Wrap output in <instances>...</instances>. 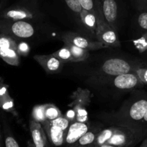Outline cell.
<instances>
[{
    "label": "cell",
    "mask_w": 147,
    "mask_h": 147,
    "mask_svg": "<svg viewBox=\"0 0 147 147\" xmlns=\"http://www.w3.org/2000/svg\"><path fill=\"white\" fill-rule=\"evenodd\" d=\"M145 137L144 134L119 125L117 131L106 144L121 147H133Z\"/></svg>",
    "instance_id": "3"
},
{
    "label": "cell",
    "mask_w": 147,
    "mask_h": 147,
    "mask_svg": "<svg viewBox=\"0 0 147 147\" xmlns=\"http://www.w3.org/2000/svg\"><path fill=\"white\" fill-rule=\"evenodd\" d=\"M105 20L111 27L117 31L118 4L116 0H100Z\"/></svg>",
    "instance_id": "13"
},
{
    "label": "cell",
    "mask_w": 147,
    "mask_h": 147,
    "mask_svg": "<svg viewBox=\"0 0 147 147\" xmlns=\"http://www.w3.org/2000/svg\"><path fill=\"white\" fill-rule=\"evenodd\" d=\"M33 58L42 67L45 71L48 74H55L59 73L61 71L63 67L64 63L59 60L53 54L34 55Z\"/></svg>",
    "instance_id": "11"
},
{
    "label": "cell",
    "mask_w": 147,
    "mask_h": 147,
    "mask_svg": "<svg viewBox=\"0 0 147 147\" xmlns=\"http://www.w3.org/2000/svg\"><path fill=\"white\" fill-rule=\"evenodd\" d=\"M9 95L8 91V87L3 82H0V99Z\"/></svg>",
    "instance_id": "33"
},
{
    "label": "cell",
    "mask_w": 147,
    "mask_h": 147,
    "mask_svg": "<svg viewBox=\"0 0 147 147\" xmlns=\"http://www.w3.org/2000/svg\"><path fill=\"white\" fill-rule=\"evenodd\" d=\"M80 17L84 25L88 30H90V31H92L93 33L96 34L98 27V22L97 17L95 15V14L90 12V11L83 9L80 14Z\"/></svg>",
    "instance_id": "19"
},
{
    "label": "cell",
    "mask_w": 147,
    "mask_h": 147,
    "mask_svg": "<svg viewBox=\"0 0 147 147\" xmlns=\"http://www.w3.org/2000/svg\"><path fill=\"white\" fill-rule=\"evenodd\" d=\"M30 130L34 147H51L41 123L31 120L30 121Z\"/></svg>",
    "instance_id": "14"
},
{
    "label": "cell",
    "mask_w": 147,
    "mask_h": 147,
    "mask_svg": "<svg viewBox=\"0 0 147 147\" xmlns=\"http://www.w3.org/2000/svg\"><path fill=\"white\" fill-rule=\"evenodd\" d=\"M119 127V125H113L110 127L100 130L96 137V142L94 144L95 146H98L106 144L117 131Z\"/></svg>",
    "instance_id": "18"
},
{
    "label": "cell",
    "mask_w": 147,
    "mask_h": 147,
    "mask_svg": "<svg viewBox=\"0 0 147 147\" xmlns=\"http://www.w3.org/2000/svg\"><path fill=\"white\" fill-rule=\"evenodd\" d=\"M4 143H5V147H20L18 142L16 141L14 136L7 131H6L5 133Z\"/></svg>",
    "instance_id": "29"
},
{
    "label": "cell",
    "mask_w": 147,
    "mask_h": 147,
    "mask_svg": "<svg viewBox=\"0 0 147 147\" xmlns=\"http://www.w3.org/2000/svg\"><path fill=\"white\" fill-rule=\"evenodd\" d=\"M89 129L90 126L88 123H83L76 121L71 122L66 133L65 144L67 147H73Z\"/></svg>",
    "instance_id": "10"
},
{
    "label": "cell",
    "mask_w": 147,
    "mask_h": 147,
    "mask_svg": "<svg viewBox=\"0 0 147 147\" xmlns=\"http://www.w3.org/2000/svg\"><path fill=\"white\" fill-rule=\"evenodd\" d=\"M138 24L142 30L147 31V10L140 13L138 17Z\"/></svg>",
    "instance_id": "30"
},
{
    "label": "cell",
    "mask_w": 147,
    "mask_h": 147,
    "mask_svg": "<svg viewBox=\"0 0 147 147\" xmlns=\"http://www.w3.org/2000/svg\"><path fill=\"white\" fill-rule=\"evenodd\" d=\"M56 57L61 60L63 63H70V62H73V57L72 55V53L70 52V49L65 45V47H62L60 50H57L53 53Z\"/></svg>",
    "instance_id": "23"
},
{
    "label": "cell",
    "mask_w": 147,
    "mask_h": 147,
    "mask_svg": "<svg viewBox=\"0 0 147 147\" xmlns=\"http://www.w3.org/2000/svg\"><path fill=\"white\" fill-rule=\"evenodd\" d=\"M65 1L66 3V5L71 11L76 14H80L83 8L80 5L79 0H65Z\"/></svg>",
    "instance_id": "28"
},
{
    "label": "cell",
    "mask_w": 147,
    "mask_h": 147,
    "mask_svg": "<svg viewBox=\"0 0 147 147\" xmlns=\"http://www.w3.org/2000/svg\"><path fill=\"white\" fill-rule=\"evenodd\" d=\"M42 126L47 134L50 144L57 147L63 146L65 144L67 132L57 126L51 124L47 120L45 121Z\"/></svg>",
    "instance_id": "12"
},
{
    "label": "cell",
    "mask_w": 147,
    "mask_h": 147,
    "mask_svg": "<svg viewBox=\"0 0 147 147\" xmlns=\"http://www.w3.org/2000/svg\"><path fill=\"white\" fill-rule=\"evenodd\" d=\"M45 116L47 121H53L63 115L60 109L57 106L51 103L45 104Z\"/></svg>",
    "instance_id": "22"
},
{
    "label": "cell",
    "mask_w": 147,
    "mask_h": 147,
    "mask_svg": "<svg viewBox=\"0 0 147 147\" xmlns=\"http://www.w3.org/2000/svg\"><path fill=\"white\" fill-rule=\"evenodd\" d=\"M96 147H121V146H115V145L109 144H104L100 145V146H96Z\"/></svg>",
    "instance_id": "36"
},
{
    "label": "cell",
    "mask_w": 147,
    "mask_h": 147,
    "mask_svg": "<svg viewBox=\"0 0 147 147\" xmlns=\"http://www.w3.org/2000/svg\"><path fill=\"white\" fill-rule=\"evenodd\" d=\"M79 1L83 9L95 14L97 17L98 22L106 21L100 0H79Z\"/></svg>",
    "instance_id": "15"
},
{
    "label": "cell",
    "mask_w": 147,
    "mask_h": 147,
    "mask_svg": "<svg viewBox=\"0 0 147 147\" xmlns=\"http://www.w3.org/2000/svg\"><path fill=\"white\" fill-rule=\"evenodd\" d=\"M147 110V93L135 92L115 114V125L125 126L147 136L142 129V121Z\"/></svg>",
    "instance_id": "1"
},
{
    "label": "cell",
    "mask_w": 147,
    "mask_h": 147,
    "mask_svg": "<svg viewBox=\"0 0 147 147\" xmlns=\"http://www.w3.org/2000/svg\"><path fill=\"white\" fill-rule=\"evenodd\" d=\"M32 120L42 124L45 121H47L45 111V105H37L34 106L32 111Z\"/></svg>",
    "instance_id": "21"
},
{
    "label": "cell",
    "mask_w": 147,
    "mask_h": 147,
    "mask_svg": "<svg viewBox=\"0 0 147 147\" xmlns=\"http://www.w3.org/2000/svg\"><path fill=\"white\" fill-rule=\"evenodd\" d=\"M65 45L70 49L74 63L84 61L89 57V50L81 48L70 43H65Z\"/></svg>",
    "instance_id": "20"
},
{
    "label": "cell",
    "mask_w": 147,
    "mask_h": 147,
    "mask_svg": "<svg viewBox=\"0 0 147 147\" xmlns=\"http://www.w3.org/2000/svg\"><path fill=\"white\" fill-rule=\"evenodd\" d=\"M24 3H18L8 7L0 13L1 20H27L33 17V14L29 7Z\"/></svg>",
    "instance_id": "7"
},
{
    "label": "cell",
    "mask_w": 147,
    "mask_h": 147,
    "mask_svg": "<svg viewBox=\"0 0 147 147\" xmlns=\"http://www.w3.org/2000/svg\"><path fill=\"white\" fill-rule=\"evenodd\" d=\"M140 147H147V136L143 139Z\"/></svg>",
    "instance_id": "35"
},
{
    "label": "cell",
    "mask_w": 147,
    "mask_h": 147,
    "mask_svg": "<svg viewBox=\"0 0 147 147\" xmlns=\"http://www.w3.org/2000/svg\"><path fill=\"white\" fill-rule=\"evenodd\" d=\"M17 50L20 56H27L30 52V47H29L27 43L22 42L17 44Z\"/></svg>",
    "instance_id": "31"
},
{
    "label": "cell",
    "mask_w": 147,
    "mask_h": 147,
    "mask_svg": "<svg viewBox=\"0 0 147 147\" xmlns=\"http://www.w3.org/2000/svg\"><path fill=\"white\" fill-rule=\"evenodd\" d=\"M136 8L141 11L147 10V0H132Z\"/></svg>",
    "instance_id": "32"
},
{
    "label": "cell",
    "mask_w": 147,
    "mask_h": 147,
    "mask_svg": "<svg viewBox=\"0 0 147 147\" xmlns=\"http://www.w3.org/2000/svg\"><path fill=\"white\" fill-rule=\"evenodd\" d=\"M0 140H1V138H0Z\"/></svg>",
    "instance_id": "41"
},
{
    "label": "cell",
    "mask_w": 147,
    "mask_h": 147,
    "mask_svg": "<svg viewBox=\"0 0 147 147\" xmlns=\"http://www.w3.org/2000/svg\"><path fill=\"white\" fill-rule=\"evenodd\" d=\"M100 131L98 129H89L84 135L80 137V139L73 147H87L94 145L96 137Z\"/></svg>",
    "instance_id": "17"
},
{
    "label": "cell",
    "mask_w": 147,
    "mask_h": 147,
    "mask_svg": "<svg viewBox=\"0 0 147 147\" xmlns=\"http://www.w3.org/2000/svg\"><path fill=\"white\" fill-rule=\"evenodd\" d=\"M142 129H143L145 134L147 136V110L144 115V117L143 121H142Z\"/></svg>",
    "instance_id": "34"
},
{
    "label": "cell",
    "mask_w": 147,
    "mask_h": 147,
    "mask_svg": "<svg viewBox=\"0 0 147 147\" xmlns=\"http://www.w3.org/2000/svg\"><path fill=\"white\" fill-rule=\"evenodd\" d=\"M49 121H50L51 124L60 128V129H62L63 131L66 132H67V129H68L69 126H70V123H71L70 119L66 116H63V115H62L60 117L57 118V119H54V120Z\"/></svg>",
    "instance_id": "25"
},
{
    "label": "cell",
    "mask_w": 147,
    "mask_h": 147,
    "mask_svg": "<svg viewBox=\"0 0 147 147\" xmlns=\"http://www.w3.org/2000/svg\"><path fill=\"white\" fill-rule=\"evenodd\" d=\"M134 72L139 76V79L144 84L147 85V64L136 65Z\"/></svg>",
    "instance_id": "26"
},
{
    "label": "cell",
    "mask_w": 147,
    "mask_h": 147,
    "mask_svg": "<svg viewBox=\"0 0 147 147\" xmlns=\"http://www.w3.org/2000/svg\"><path fill=\"white\" fill-rule=\"evenodd\" d=\"M87 147H96L95 145H91V146H87Z\"/></svg>",
    "instance_id": "39"
},
{
    "label": "cell",
    "mask_w": 147,
    "mask_h": 147,
    "mask_svg": "<svg viewBox=\"0 0 147 147\" xmlns=\"http://www.w3.org/2000/svg\"><path fill=\"white\" fill-rule=\"evenodd\" d=\"M135 65L121 58H111L106 60L101 67L104 74L110 76H117L134 71Z\"/></svg>",
    "instance_id": "5"
},
{
    "label": "cell",
    "mask_w": 147,
    "mask_h": 147,
    "mask_svg": "<svg viewBox=\"0 0 147 147\" xmlns=\"http://www.w3.org/2000/svg\"><path fill=\"white\" fill-rule=\"evenodd\" d=\"M0 32L13 38H29L34 34L33 26L25 20H8L0 19Z\"/></svg>",
    "instance_id": "2"
},
{
    "label": "cell",
    "mask_w": 147,
    "mask_h": 147,
    "mask_svg": "<svg viewBox=\"0 0 147 147\" xmlns=\"http://www.w3.org/2000/svg\"><path fill=\"white\" fill-rule=\"evenodd\" d=\"M62 40L64 43H70L74 45L80 47L81 48L88 50H97L105 48V46L101 42L97 41H93L87 37H84L81 35H78L75 33L68 32L65 34L62 37Z\"/></svg>",
    "instance_id": "8"
},
{
    "label": "cell",
    "mask_w": 147,
    "mask_h": 147,
    "mask_svg": "<svg viewBox=\"0 0 147 147\" xmlns=\"http://www.w3.org/2000/svg\"><path fill=\"white\" fill-rule=\"evenodd\" d=\"M96 36L98 41L106 47H117L121 45L117 31L111 27L106 21L98 22Z\"/></svg>",
    "instance_id": "6"
},
{
    "label": "cell",
    "mask_w": 147,
    "mask_h": 147,
    "mask_svg": "<svg viewBox=\"0 0 147 147\" xmlns=\"http://www.w3.org/2000/svg\"><path fill=\"white\" fill-rule=\"evenodd\" d=\"M73 101L70 106L76 113V121L83 123H87L88 116L87 107L90 102V92L88 90L78 88L73 96Z\"/></svg>",
    "instance_id": "4"
},
{
    "label": "cell",
    "mask_w": 147,
    "mask_h": 147,
    "mask_svg": "<svg viewBox=\"0 0 147 147\" xmlns=\"http://www.w3.org/2000/svg\"><path fill=\"white\" fill-rule=\"evenodd\" d=\"M17 48V43L11 36L0 32V49Z\"/></svg>",
    "instance_id": "24"
},
{
    "label": "cell",
    "mask_w": 147,
    "mask_h": 147,
    "mask_svg": "<svg viewBox=\"0 0 147 147\" xmlns=\"http://www.w3.org/2000/svg\"><path fill=\"white\" fill-rule=\"evenodd\" d=\"M0 108L8 112H13L14 110V100L9 95L0 99Z\"/></svg>",
    "instance_id": "27"
},
{
    "label": "cell",
    "mask_w": 147,
    "mask_h": 147,
    "mask_svg": "<svg viewBox=\"0 0 147 147\" xmlns=\"http://www.w3.org/2000/svg\"><path fill=\"white\" fill-rule=\"evenodd\" d=\"M0 138H1V134H0Z\"/></svg>",
    "instance_id": "40"
},
{
    "label": "cell",
    "mask_w": 147,
    "mask_h": 147,
    "mask_svg": "<svg viewBox=\"0 0 147 147\" xmlns=\"http://www.w3.org/2000/svg\"><path fill=\"white\" fill-rule=\"evenodd\" d=\"M2 7H3V2L1 0H0V11H1V9H2Z\"/></svg>",
    "instance_id": "38"
},
{
    "label": "cell",
    "mask_w": 147,
    "mask_h": 147,
    "mask_svg": "<svg viewBox=\"0 0 147 147\" xmlns=\"http://www.w3.org/2000/svg\"><path fill=\"white\" fill-rule=\"evenodd\" d=\"M113 83L115 87L121 90H131L144 85L134 72L115 76Z\"/></svg>",
    "instance_id": "9"
},
{
    "label": "cell",
    "mask_w": 147,
    "mask_h": 147,
    "mask_svg": "<svg viewBox=\"0 0 147 147\" xmlns=\"http://www.w3.org/2000/svg\"><path fill=\"white\" fill-rule=\"evenodd\" d=\"M27 147H34V145H33L32 142H29L28 144H27Z\"/></svg>",
    "instance_id": "37"
},
{
    "label": "cell",
    "mask_w": 147,
    "mask_h": 147,
    "mask_svg": "<svg viewBox=\"0 0 147 147\" xmlns=\"http://www.w3.org/2000/svg\"><path fill=\"white\" fill-rule=\"evenodd\" d=\"M20 56L16 49H0V57L10 65L18 66L20 62Z\"/></svg>",
    "instance_id": "16"
}]
</instances>
